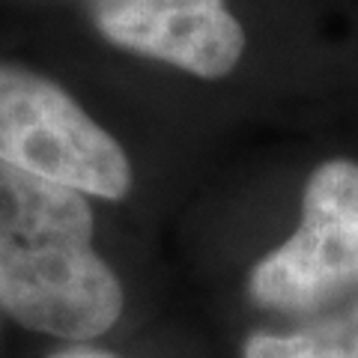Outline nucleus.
I'll return each mask as SVG.
<instances>
[{
	"label": "nucleus",
	"mask_w": 358,
	"mask_h": 358,
	"mask_svg": "<svg viewBox=\"0 0 358 358\" xmlns=\"http://www.w3.org/2000/svg\"><path fill=\"white\" fill-rule=\"evenodd\" d=\"M0 305L27 329L90 341L117 326L122 289L93 251L81 192L0 162Z\"/></svg>",
	"instance_id": "obj_1"
},
{
	"label": "nucleus",
	"mask_w": 358,
	"mask_h": 358,
	"mask_svg": "<svg viewBox=\"0 0 358 358\" xmlns=\"http://www.w3.org/2000/svg\"><path fill=\"white\" fill-rule=\"evenodd\" d=\"M0 162L108 200L126 197L131 167L120 143L60 87L0 63Z\"/></svg>",
	"instance_id": "obj_2"
},
{
	"label": "nucleus",
	"mask_w": 358,
	"mask_h": 358,
	"mask_svg": "<svg viewBox=\"0 0 358 358\" xmlns=\"http://www.w3.org/2000/svg\"><path fill=\"white\" fill-rule=\"evenodd\" d=\"M358 289V164H320L305 185L301 224L257 263L251 293L275 310H313Z\"/></svg>",
	"instance_id": "obj_3"
},
{
	"label": "nucleus",
	"mask_w": 358,
	"mask_h": 358,
	"mask_svg": "<svg viewBox=\"0 0 358 358\" xmlns=\"http://www.w3.org/2000/svg\"><path fill=\"white\" fill-rule=\"evenodd\" d=\"M99 30L122 48L200 78L233 72L245 48V33L224 0H105Z\"/></svg>",
	"instance_id": "obj_4"
},
{
	"label": "nucleus",
	"mask_w": 358,
	"mask_h": 358,
	"mask_svg": "<svg viewBox=\"0 0 358 358\" xmlns=\"http://www.w3.org/2000/svg\"><path fill=\"white\" fill-rule=\"evenodd\" d=\"M245 358H358V301L296 334H254Z\"/></svg>",
	"instance_id": "obj_5"
},
{
	"label": "nucleus",
	"mask_w": 358,
	"mask_h": 358,
	"mask_svg": "<svg viewBox=\"0 0 358 358\" xmlns=\"http://www.w3.org/2000/svg\"><path fill=\"white\" fill-rule=\"evenodd\" d=\"M51 358H117V355L102 352V350H87V346H75V350H63Z\"/></svg>",
	"instance_id": "obj_6"
}]
</instances>
